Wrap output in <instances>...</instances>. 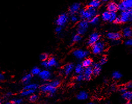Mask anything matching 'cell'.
Listing matches in <instances>:
<instances>
[{
	"mask_svg": "<svg viewBox=\"0 0 132 104\" xmlns=\"http://www.w3.org/2000/svg\"><path fill=\"white\" fill-rule=\"evenodd\" d=\"M39 90L43 93H46L52 96L56 92L57 88L52 86L49 83L42 85L39 87Z\"/></svg>",
	"mask_w": 132,
	"mask_h": 104,
	"instance_id": "1",
	"label": "cell"
},
{
	"mask_svg": "<svg viewBox=\"0 0 132 104\" xmlns=\"http://www.w3.org/2000/svg\"><path fill=\"white\" fill-rule=\"evenodd\" d=\"M105 48V44L102 41H98L92 45V51L94 54L99 55L101 54Z\"/></svg>",
	"mask_w": 132,
	"mask_h": 104,
	"instance_id": "2",
	"label": "cell"
},
{
	"mask_svg": "<svg viewBox=\"0 0 132 104\" xmlns=\"http://www.w3.org/2000/svg\"><path fill=\"white\" fill-rule=\"evenodd\" d=\"M88 22L86 20H83L78 22L77 27L78 34L83 35L87 31L88 28Z\"/></svg>",
	"mask_w": 132,
	"mask_h": 104,
	"instance_id": "3",
	"label": "cell"
},
{
	"mask_svg": "<svg viewBox=\"0 0 132 104\" xmlns=\"http://www.w3.org/2000/svg\"><path fill=\"white\" fill-rule=\"evenodd\" d=\"M120 18L121 23L127 22L132 19V8L122 11Z\"/></svg>",
	"mask_w": 132,
	"mask_h": 104,
	"instance_id": "4",
	"label": "cell"
},
{
	"mask_svg": "<svg viewBox=\"0 0 132 104\" xmlns=\"http://www.w3.org/2000/svg\"><path fill=\"white\" fill-rule=\"evenodd\" d=\"M89 54V52L87 50H84L81 49H77L75 50L73 53V56L78 59H82L86 57Z\"/></svg>",
	"mask_w": 132,
	"mask_h": 104,
	"instance_id": "5",
	"label": "cell"
},
{
	"mask_svg": "<svg viewBox=\"0 0 132 104\" xmlns=\"http://www.w3.org/2000/svg\"><path fill=\"white\" fill-rule=\"evenodd\" d=\"M68 16L65 13H63V14H60L56 20V23L57 25L63 27L66 23H67L68 20Z\"/></svg>",
	"mask_w": 132,
	"mask_h": 104,
	"instance_id": "6",
	"label": "cell"
},
{
	"mask_svg": "<svg viewBox=\"0 0 132 104\" xmlns=\"http://www.w3.org/2000/svg\"><path fill=\"white\" fill-rule=\"evenodd\" d=\"M40 79L44 81H48L51 77V72L47 69L41 70L38 75Z\"/></svg>",
	"mask_w": 132,
	"mask_h": 104,
	"instance_id": "7",
	"label": "cell"
},
{
	"mask_svg": "<svg viewBox=\"0 0 132 104\" xmlns=\"http://www.w3.org/2000/svg\"><path fill=\"white\" fill-rule=\"evenodd\" d=\"M132 8V0H125L118 5V9L121 11H124Z\"/></svg>",
	"mask_w": 132,
	"mask_h": 104,
	"instance_id": "8",
	"label": "cell"
},
{
	"mask_svg": "<svg viewBox=\"0 0 132 104\" xmlns=\"http://www.w3.org/2000/svg\"><path fill=\"white\" fill-rule=\"evenodd\" d=\"M99 34L98 32H94L89 36L87 43L90 46L93 45L95 43L99 40Z\"/></svg>",
	"mask_w": 132,
	"mask_h": 104,
	"instance_id": "9",
	"label": "cell"
},
{
	"mask_svg": "<svg viewBox=\"0 0 132 104\" xmlns=\"http://www.w3.org/2000/svg\"><path fill=\"white\" fill-rule=\"evenodd\" d=\"M93 74V67L89 66L86 67L83 72V75L84 76V79L87 81L90 80L91 79V75Z\"/></svg>",
	"mask_w": 132,
	"mask_h": 104,
	"instance_id": "10",
	"label": "cell"
},
{
	"mask_svg": "<svg viewBox=\"0 0 132 104\" xmlns=\"http://www.w3.org/2000/svg\"><path fill=\"white\" fill-rule=\"evenodd\" d=\"M81 4L79 3H74L69 7V12L71 14H75L80 10Z\"/></svg>",
	"mask_w": 132,
	"mask_h": 104,
	"instance_id": "11",
	"label": "cell"
},
{
	"mask_svg": "<svg viewBox=\"0 0 132 104\" xmlns=\"http://www.w3.org/2000/svg\"><path fill=\"white\" fill-rule=\"evenodd\" d=\"M80 15L81 17L84 20H90L92 16L90 14L89 11L86 9H82L80 10Z\"/></svg>",
	"mask_w": 132,
	"mask_h": 104,
	"instance_id": "12",
	"label": "cell"
},
{
	"mask_svg": "<svg viewBox=\"0 0 132 104\" xmlns=\"http://www.w3.org/2000/svg\"><path fill=\"white\" fill-rule=\"evenodd\" d=\"M32 77L33 75L31 73H26L22 76L21 79V82L24 85L29 84L31 82Z\"/></svg>",
	"mask_w": 132,
	"mask_h": 104,
	"instance_id": "13",
	"label": "cell"
},
{
	"mask_svg": "<svg viewBox=\"0 0 132 104\" xmlns=\"http://www.w3.org/2000/svg\"><path fill=\"white\" fill-rule=\"evenodd\" d=\"M107 36L111 40L117 41L121 37V34L118 32H109L107 34Z\"/></svg>",
	"mask_w": 132,
	"mask_h": 104,
	"instance_id": "14",
	"label": "cell"
},
{
	"mask_svg": "<svg viewBox=\"0 0 132 104\" xmlns=\"http://www.w3.org/2000/svg\"><path fill=\"white\" fill-rule=\"evenodd\" d=\"M46 62H47V68L56 67L58 65V62L57 61V60L54 57L49 58L47 60H46Z\"/></svg>",
	"mask_w": 132,
	"mask_h": 104,
	"instance_id": "15",
	"label": "cell"
},
{
	"mask_svg": "<svg viewBox=\"0 0 132 104\" xmlns=\"http://www.w3.org/2000/svg\"><path fill=\"white\" fill-rule=\"evenodd\" d=\"M74 68V65L72 63H70L66 64L63 68V71L64 74L65 75L70 74L72 72Z\"/></svg>",
	"mask_w": 132,
	"mask_h": 104,
	"instance_id": "16",
	"label": "cell"
},
{
	"mask_svg": "<svg viewBox=\"0 0 132 104\" xmlns=\"http://www.w3.org/2000/svg\"><path fill=\"white\" fill-rule=\"evenodd\" d=\"M101 65L100 63H94L93 67V74L98 75L101 71Z\"/></svg>",
	"mask_w": 132,
	"mask_h": 104,
	"instance_id": "17",
	"label": "cell"
},
{
	"mask_svg": "<svg viewBox=\"0 0 132 104\" xmlns=\"http://www.w3.org/2000/svg\"><path fill=\"white\" fill-rule=\"evenodd\" d=\"M36 90L30 89H23L20 93V95L22 97H29L33 93H35Z\"/></svg>",
	"mask_w": 132,
	"mask_h": 104,
	"instance_id": "18",
	"label": "cell"
},
{
	"mask_svg": "<svg viewBox=\"0 0 132 104\" xmlns=\"http://www.w3.org/2000/svg\"><path fill=\"white\" fill-rule=\"evenodd\" d=\"M107 9L110 12H115L118 9V5L113 2H110L107 5Z\"/></svg>",
	"mask_w": 132,
	"mask_h": 104,
	"instance_id": "19",
	"label": "cell"
},
{
	"mask_svg": "<svg viewBox=\"0 0 132 104\" xmlns=\"http://www.w3.org/2000/svg\"><path fill=\"white\" fill-rule=\"evenodd\" d=\"M39 85L37 83L31 82L29 84H25L23 87V89H30L36 90L38 88H39Z\"/></svg>",
	"mask_w": 132,
	"mask_h": 104,
	"instance_id": "20",
	"label": "cell"
},
{
	"mask_svg": "<svg viewBox=\"0 0 132 104\" xmlns=\"http://www.w3.org/2000/svg\"><path fill=\"white\" fill-rule=\"evenodd\" d=\"M77 99L78 100H85L88 98V94L85 91H81L77 95Z\"/></svg>",
	"mask_w": 132,
	"mask_h": 104,
	"instance_id": "21",
	"label": "cell"
},
{
	"mask_svg": "<svg viewBox=\"0 0 132 104\" xmlns=\"http://www.w3.org/2000/svg\"><path fill=\"white\" fill-rule=\"evenodd\" d=\"M123 98L126 100L127 101H131L132 100V91H126L123 93L122 95Z\"/></svg>",
	"mask_w": 132,
	"mask_h": 104,
	"instance_id": "22",
	"label": "cell"
},
{
	"mask_svg": "<svg viewBox=\"0 0 132 104\" xmlns=\"http://www.w3.org/2000/svg\"><path fill=\"white\" fill-rule=\"evenodd\" d=\"M110 16L111 12L109 11H105L102 13L101 18L104 21H109L110 19Z\"/></svg>",
	"mask_w": 132,
	"mask_h": 104,
	"instance_id": "23",
	"label": "cell"
},
{
	"mask_svg": "<svg viewBox=\"0 0 132 104\" xmlns=\"http://www.w3.org/2000/svg\"><path fill=\"white\" fill-rule=\"evenodd\" d=\"M123 35L125 37H130L132 35V30L130 27H126L123 29Z\"/></svg>",
	"mask_w": 132,
	"mask_h": 104,
	"instance_id": "24",
	"label": "cell"
},
{
	"mask_svg": "<svg viewBox=\"0 0 132 104\" xmlns=\"http://www.w3.org/2000/svg\"><path fill=\"white\" fill-rule=\"evenodd\" d=\"M88 5L89 6L97 8L101 5V1L100 0H92L89 2Z\"/></svg>",
	"mask_w": 132,
	"mask_h": 104,
	"instance_id": "25",
	"label": "cell"
},
{
	"mask_svg": "<svg viewBox=\"0 0 132 104\" xmlns=\"http://www.w3.org/2000/svg\"><path fill=\"white\" fill-rule=\"evenodd\" d=\"M84 67L82 66V64L80 63L77 64L74 68L75 72L78 74L83 73L84 72Z\"/></svg>",
	"mask_w": 132,
	"mask_h": 104,
	"instance_id": "26",
	"label": "cell"
},
{
	"mask_svg": "<svg viewBox=\"0 0 132 104\" xmlns=\"http://www.w3.org/2000/svg\"><path fill=\"white\" fill-rule=\"evenodd\" d=\"M92 63H93V61H92V60L90 59V58H86L85 59L83 62H82V66L86 68V67H89V66H90Z\"/></svg>",
	"mask_w": 132,
	"mask_h": 104,
	"instance_id": "27",
	"label": "cell"
},
{
	"mask_svg": "<svg viewBox=\"0 0 132 104\" xmlns=\"http://www.w3.org/2000/svg\"><path fill=\"white\" fill-rule=\"evenodd\" d=\"M41 71V69L38 67H34L32 68L31 70V73L33 76H36L38 75Z\"/></svg>",
	"mask_w": 132,
	"mask_h": 104,
	"instance_id": "28",
	"label": "cell"
},
{
	"mask_svg": "<svg viewBox=\"0 0 132 104\" xmlns=\"http://www.w3.org/2000/svg\"><path fill=\"white\" fill-rule=\"evenodd\" d=\"M87 9L89 11V12L90 13V14L91 15L92 17H94V16L97 15V11L96 8H94L93 7H91V6H89L87 8Z\"/></svg>",
	"mask_w": 132,
	"mask_h": 104,
	"instance_id": "29",
	"label": "cell"
},
{
	"mask_svg": "<svg viewBox=\"0 0 132 104\" xmlns=\"http://www.w3.org/2000/svg\"><path fill=\"white\" fill-rule=\"evenodd\" d=\"M38 98V95L37 94H36L35 93L29 96L28 100H29V102H35L37 100Z\"/></svg>",
	"mask_w": 132,
	"mask_h": 104,
	"instance_id": "30",
	"label": "cell"
},
{
	"mask_svg": "<svg viewBox=\"0 0 132 104\" xmlns=\"http://www.w3.org/2000/svg\"><path fill=\"white\" fill-rule=\"evenodd\" d=\"M10 101L11 104H20L23 102V99L21 98H14Z\"/></svg>",
	"mask_w": 132,
	"mask_h": 104,
	"instance_id": "31",
	"label": "cell"
},
{
	"mask_svg": "<svg viewBox=\"0 0 132 104\" xmlns=\"http://www.w3.org/2000/svg\"><path fill=\"white\" fill-rule=\"evenodd\" d=\"M99 21V18L97 16H95L93 17H92L90 19V23L94 25L97 24L98 23Z\"/></svg>",
	"mask_w": 132,
	"mask_h": 104,
	"instance_id": "32",
	"label": "cell"
},
{
	"mask_svg": "<svg viewBox=\"0 0 132 104\" xmlns=\"http://www.w3.org/2000/svg\"><path fill=\"white\" fill-rule=\"evenodd\" d=\"M112 77L115 80H118L121 79L122 76V74L118 71H114L112 73Z\"/></svg>",
	"mask_w": 132,
	"mask_h": 104,
	"instance_id": "33",
	"label": "cell"
},
{
	"mask_svg": "<svg viewBox=\"0 0 132 104\" xmlns=\"http://www.w3.org/2000/svg\"><path fill=\"white\" fill-rule=\"evenodd\" d=\"M52 86H53L54 87L57 88V87H58L60 84V82L59 80H53L51 82H50L49 83Z\"/></svg>",
	"mask_w": 132,
	"mask_h": 104,
	"instance_id": "34",
	"label": "cell"
},
{
	"mask_svg": "<svg viewBox=\"0 0 132 104\" xmlns=\"http://www.w3.org/2000/svg\"><path fill=\"white\" fill-rule=\"evenodd\" d=\"M48 58H49V55L46 53H42L40 55H39V59H40L42 61L46 60Z\"/></svg>",
	"mask_w": 132,
	"mask_h": 104,
	"instance_id": "35",
	"label": "cell"
},
{
	"mask_svg": "<svg viewBox=\"0 0 132 104\" xmlns=\"http://www.w3.org/2000/svg\"><path fill=\"white\" fill-rule=\"evenodd\" d=\"M81 38H82V37H81V35L79 34H77L73 36V38H72V41L73 42H78L80 41H81Z\"/></svg>",
	"mask_w": 132,
	"mask_h": 104,
	"instance_id": "36",
	"label": "cell"
},
{
	"mask_svg": "<svg viewBox=\"0 0 132 104\" xmlns=\"http://www.w3.org/2000/svg\"><path fill=\"white\" fill-rule=\"evenodd\" d=\"M85 80L84 79V75L82 73V74H78L76 77V81L77 82H81L83 80Z\"/></svg>",
	"mask_w": 132,
	"mask_h": 104,
	"instance_id": "37",
	"label": "cell"
},
{
	"mask_svg": "<svg viewBox=\"0 0 132 104\" xmlns=\"http://www.w3.org/2000/svg\"><path fill=\"white\" fill-rule=\"evenodd\" d=\"M111 12V16H110V19L109 21L113 22L117 17V15L116 14L115 12Z\"/></svg>",
	"mask_w": 132,
	"mask_h": 104,
	"instance_id": "38",
	"label": "cell"
},
{
	"mask_svg": "<svg viewBox=\"0 0 132 104\" xmlns=\"http://www.w3.org/2000/svg\"><path fill=\"white\" fill-rule=\"evenodd\" d=\"M70 20L73 22H76L78 20V17L75 14H71V16L70 17Z\"/></svg>",
	"mask_w": 132,
	"mask_h": 104,
	"instance_id": "39",
	"label": "cell"
},
{
	"mask_svg": "<svg viewBox=\"0 0 132 104\" xmlns=\"http://www.w3.org/2000/svg\"><path fill=\"white\" fill-rule=\"evenodd\" d=\"M107 61V58L105 57H103L100 59L99 63L101 65H103V64H104L105 63H106Z\"/></svg>",
	"mask_w": 132,
	"mask_h": 104,
	"instance_id": "40",
	"label": "cell"
},
{
	"mask_svg": "<svg viewBox=\"0 0 132 104\" xmlns=\"http://www.w3.org/2000/svg\"><path fill=\"white\" fill-rule=\"evenodd\" d=\"M62 27H61V26H59V25H58L55 29V32L57 34L61 33L62 32Z\"/></svg>",
	"mask_w": 132,
	"mask_h": 104,
	"instance_id": "41",
	"label": "cell"
},
{
	"mask_svg": "<svg viewBox=\"0 0 132 104\" xmlns=\"http://www.w3.org/2000/svg\"><path fill=\"white\" fill-rule=\"evenodd\" d=\"M125 44L127 46H132V38H128L125 42Z\"/></svg>",
	"mask_w": 132,
	"mask_h": 104,
	"instance_id": "42",
	"label": "cell"
},
{
	"mask_svg": "<svg viewBox=\"0 0 132 104\" xmlns=\"http://www.w3.org/2000/svg\"><path fill=\"white\" fill-rule=\"evenodd\" d=\"M12 95H13L12 93H11V92H7L6 93H5V94L4 95V97L6 99H8V98L12 97Z\"/></svg>",
	"mask_w": 132,
	"mask_h": 104,
	"instance_id": "43",
	"label": "cell"
},
{
	"mask_svg": "<svg viewBox=\"0 0 132 104\" xmlns=\"http://www.w3.org/2000/svg\"><path fill=\"white\" fill-rule=\"evenodd\" d=\"M5 75L1 72H0V82H3L5 80Z\"/></svg>",
	"mask_w": 132,
	"mask_h": 104,
	"instance_id": "44",
	"label": "cell"
},
{
	"mask_svg": "<svg viewBox=\"0 0 132 104\" xmlns=\"http://www.w3.org/2000/svg\"><path fill=\"white\" fill-rule=\"evenodd\" d=\"M126 87L127 88H129V89H131L132 88V81L129 82L127 83Z\"/></svg>",
	"mask_w": 132,
	"mask_h": 104,
	"instance_id": "45",
	"label": "cell"
},
{
	"mask_svg": "<svg viewBox=\"0 0 132 104\" xmlns=\"http://www.w3.org/2000/svg\"><path fill=\"white\" fill-rule=\"evenodd\" d=\"M113 22H114L115 23H116V24L121 23V20H120V17H116V19L114 20V21Z\"/></svg>",
	"mask_w": 132,
	"mask_h": 104,
	"instance_id": "46",
	"label": "cell"
},
{
	"mask_svg": "<svg viewBox=\"0 0 132 104\" xmlns=\"http://www.w3.org/2000/svg\"><path fill=\"white\" fill-rule=\"evenodd\" d=\"M120 92L121 93H124L125 92H126V87H124V86H122V87H121L120 88Z\"/></svg>",
	"mask_w": 132,
	"mask_h": 104,
	"instance_id": "47",
	"label": "cell"
},
{
	"mask_svg": "<svg viewBox=\"0 0 132 104\" xmlns=\"http://www.w3.org/2000/svg\"><path fill=\"white\" fill-rule=\"evenodd\" d=\"M100 1H102V2H106L109 1V0H100Z\"/></svg>",
	"mask_w": 132,
	"mask_h": 104,
	"instance_id": "48",
	"label": "cell"
},
{
	"mask_svg": "<svg viewBox=\"0 0 132 104\" xmlns=\"http://www.w3.org/2000/svg\"><path fill=\"white\" fill-rule=\"evenodd\" d=\"M3 103V100H2V99H0V104Z\"/></svg>",
	"mask_w": 132,
	"mask_h": 104,
	"instance_id": "49",
	"label": "cell"
},
{
	"mask_svg": "<svg viewBox=\"0 0 132 104\" xmlns=\"http://www.w3.org/2000/svg\"><path fill=\"white\" fill-rule=\"evenodd\" d=\"M121 1H125V0H121Z\"/></svg>",
	"mask_w": 132,
	"mask_h": 104,
	"instance_id": "50",
	"label": "cell"
}]
</instances>
